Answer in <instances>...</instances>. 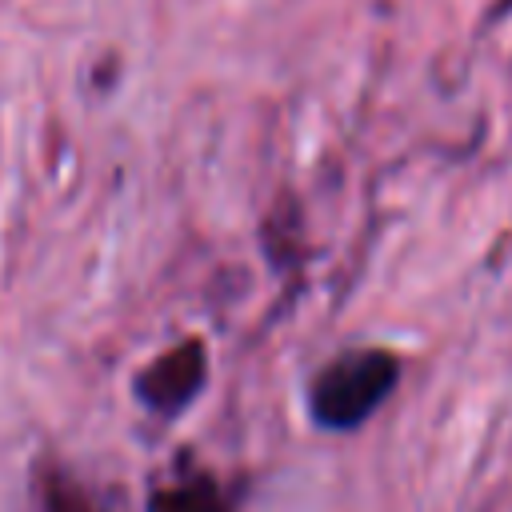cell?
Instances as JSON below:
<instances>
[{
    "label": "cell",
    "instance_id": "6da1fadb",
    "mask_svg": "<svg viewBox=\"0 0 512 512\" xmlns=\"http://www.w3.org/2000/svg\"><path fill=\"white\" fill-rule=\"evenodd\" d=\"M400 364L388 348H356L336 356L312 380V416L316 424L344 432L364 424L396 388Z\"/></svg>",
    "mask_w": 512,
    "mask_h": 512
},
{
    "label": "cell",
    "instance_id": "7a4b0ae2",
    "mask_svg": "<svg viewBox=\"0 0 512 512\" xmlns=\"http://www.w3.org/2000/svg\"><path fill=\"white\" fill-rule=\"evenodd\" d=\"M200 380H204V352H200V344H184V348L168 352L164 360H156L140 376V396H144V404H152L160 412H176L180 404L192 400Z\"/></svg>",
    "mask_w": 512,
    "mask_h": 512
},
{
    "label": "cell",
    "instance_id": "3957f363",
    "mask_svg": "<svg viewBox=\"0 0 512 512\" xmlns=\"http://www.w3.org/2000/svg\"><path fill=\"white\" fill-rule=\"evenodd\" d=\"M152 512H228V508L208 480H196V484H180V488L160 492L152 500Z\"/></svg>",
    "mask_w": 512,
    "mask_h": 512
},
{
    "label": "cell",
    "instance_id": "277c9868",
    "mask_svg": "<svg viewBox=\"0 0 512 512\" xmlns=\"http://www.w3.org/2000/svg\"><path fill=\"white\" fill-rule=\"evenodd\" d=\"M40 512H100V508H96L76 484L52 476L48 488H44V496H40Z\"/></svg>",
    "mask_w": 512,
    "mask_h": 512
}]
</instances>
